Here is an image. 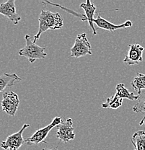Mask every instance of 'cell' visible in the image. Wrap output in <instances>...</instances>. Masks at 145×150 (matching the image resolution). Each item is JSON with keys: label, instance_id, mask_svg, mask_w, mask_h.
Wrapping results in <instances>:
<instances>
[{"label": "cell", "instance_id": "6da1fadb", "mask_svg": "<svg viewBox=\"0 0 145 150\" xmlns=\"http://www.w3.org/2000/svg\"><path fill=\"white\" fill-rule=\"evenodd\" d=\"M38 32L33 38L36 43L40 35L48 30H59L64 25V20L59 12H52L48 10H41L38 17Z\"/></svg>", "mask_w": 145, "mask_h": 150}, {"label": "cell", "instance_id": "7a4b0ae2", "mask_svg": "<svg viewBox=\"0 0 145 150\" xmlns=\"http://www.w3.org/2000/svg\"><path fill=\"white\" fill-rule=\"evenodd\" d=\"M26 44L24 48L18 51V54L21 56H25L28 59L30 64L34 63L38 59H43L46 57V47H41L36 44L30 35L25 36Z\"/></svg>", "mask_w": 145, "mask_h": 150}, {"label": "cell", "instance_id": "3957f363", "mask_svg": "<svg viewBox=\"0 0 145 150\" xmlns=\"http://www.w3.org/2000/svg\"><path fill=\"white\" fill-rule=\"evenodd\" d=\"M70 57L77 58L82 57L86 55H92L93 50L90 43L86 36V33L79 34L76 37L74 44L70 49Z\"/></svg>", "mask_w": 145, "mask_h": 150}, {"label": "cell", "instance_id": "277c9868", "mask_svg": "<svg viewBox=\"0 0 145 150\" xmlns=\"http://www.w3.org/2000/svg\"><path fill=\"white\" fill-rule=\"evenodd\" d=\"M62 122V119L61 117H55L49 125L45 126L44 128L38 129V130L35 131L30 137L25 139V142L28 145H38V144L41 143V142H43V143L45 144H48V142L46 141V139L48 135V134H49V132L52 130L54 128L58 126Z\"/></svg>", "mask_w": 145, "mask_h": 150}, {"label": "cell", "instance_id": "5b68a950", "mask_svg": "<svg viewBox=\"0 0 145 150\" xmlns=\"http://www.w3.org/2000/svg\"><path fill=\"white\" fill-rule=\"evenodd\" d=\"M28 127H30V125L25 123L19 131L13 134H11V135L7 137L5 141L1 142V144H0V147L5 150L19 149L25 143V139L23 137V132Z\"/></svg>", "mask_w": 145, "mask_h": 150}, {"label": "cell", "instance_id": "8992f818", "mask_svg": "<svg viewBox=\"0 0 145 150\" xmlns=\"http://www.w3.org/2000/svg\"><path fill=\"white\" fill-rule=\"evenodd\" d=\"M20 105L18 95L14 92H5L2 95L1 105L2 110L7 114L14 116L18 110Z\"/></svg>", "mask_w": 145, "mask_h": 150}, {"label": "cell", "instance_id": "52a82bcc", "mask_svg": "<svg viewBox=\"0 0 145 150\" xmlns=\"http://www.w3.org/2000/svg\"><path fill=\"white\" fill-rule=\"evenodd\" d=\"M74 131L72 119L69 118L65 121H62L57 126V132L56 136L57 139L64 143L66 144L70 141L74 140L75 138V134L74 133Z\"/></svg>", "mask_w": 145, "mask_h": 150}, {"label": "cell", "instance_id": "ba28073f", "mask_svg": "<svg viewBox=\"0 0 145 150\" xmlns=\"http://www.w3.org/2000/svg\"><path fill=\"white\" fill-rule=\"evenodd\" d=\"M129 46L130 49L123 60V62L129 66L139 64L141 63L143 61L142 54L144 51V47L137 43L131 44Z\"/></svg>", "mask_w": 145, "mask_h": 150}, {"label": "cell", "instance_id": "9c48e42d", "mask_svg": "<svg viewBox=\"0 0 145 150\" xmlns=\"http://www.w3.org/2000/svg\"><path fill=\"white\" fill-rule=\"evenodd\" d=\"M0 14L5 16L13 24L17 25L21 20V17L16 11L15 0H8L0 4Z\"/></svg>", "mask_w": 145, "mask_h": 150}, {"label": "cell", "instance_id": "30bf717a", "mask_svg": "<svg viewBox=\"0 0 145 150\" xmlns=\"http://www.w3.org/2000/svg\"><path fill=\"white\" fill-rule=\"evenodd\" d=\"M94 23L98 26V28L108 31H114L116 30L132 28L133 26V23L130 20H127V21L122 23V24L115 25L113 23H110V22L108 21V20L104 19L103 18H102L100 15H98L97 18L95 19Z\"/></svg>", "mask_w": 145, "mask_h": 150}, {"label": "cell", "instance_id": "8fae6325", "mask_svg": "<svg viewBox=\"0 0 145 150\" xmlns=\"http://www.w3.org/2000/svg\"><path fill=\"white\" fill-rule=\"evenodd\" d=\"M80 7L84 9L85 12V15L87 21H88L89 25L93 30V35H97V30L94 26V15L95 13L96 7L94 3H92L90 0H87L86 3H82L80 4Z\"/></svg>", "mask_w": 145, "mask_h": 150}, {"label": "cell", "instance_id": "7c38bea8", "mask_svg": "<svg viewBox=\"0 0 145 150\" xmlns=\"http://www.w3.org/2000/svg\"><path fill=\"white\" fill-rule=\"evenodd\" d=\"M21 78L16 74L4 73L0 76V93L5 89L15 85L17 82L21 81Z\"/></svg>", "mask_w": 145, "mask_h": 150}, {"label": "cell", "instance_id": "4fadbf2b", "mask_svg": "<svg viewBox=\"0 0 145 150\" xmlns=\"http://www.w3.org/2000/svg\"><path fill=\"white\" fill-rule=\"evenodd\" d=\"M132 144L134 146V150H145V131H139L132 135Z\"/></svg>", "mask_w": 145, "mask_h": 150}, {"label": "cell", "instance_id": "5bb4252c", "mask_svg": "<svg viewBox=\"0 0 145 150\" xmlns=\"http://www.w3.org/2000/svg\"><path fill=\"white\" fill-rule=\"evenodd\" d=\"M116 93L121 97L122 99H128L130 100H138L139 95H136L134 93H130L126 88L125 85L123 83H119L116 85Z\"/></svg>", "mask_w": 145, "mask_h": 150}, {"label": "cell", "instance_id": "9a60e30c", "mask_svg": "<svg viewBox=\"0 0 145 150\" xmlns=\"http://www.w3.org/2000/svg\"><path fill=\"white\" fill-rule=\"evenodd\" d=\"M139 95V98L138 99V103L133 107V111L137 113L141 112L144 114L142 119L139 122L140 126H142L143 124L145 125V90H142Z\"/></svg>", "mask_w": 145, "mask_h": 150}, {"label": "cell", "instance_id": "2e32d148", "mask_svg": "<svg viewBox=\"0 0 145 150\" xmlns=\"http://www.w3.org/2000/svg\"><path fill=\"white\" fill-rule=\"evenodd\" d=\"M123 99L116 93L115 95L110 98H107V100L105 103L102 104V108H111L113 110L118 108L122 105Z\"/></svg>", "mask_w": 145, "mask_h": 150}, {"label": "cell", "instance_id": "e0dca14e", "mask_svg": "<svg viewBox=\"0 0 145 150\" xmlns=\"http://www.w3.org/2000/svg\"><path fill=\"white\" fill-rule=\"evenodd\" d=\"M131 85L139 95L142 90H145V74L137 73V76L131 82Z\"/></svg>", "mask_w": 145, "mask_h": 150}, {"label": "cell", "instance_id": "ac0fdd59", "mask_svg": "<svg viewBox=\"0 0 145 150\" xmlns=\"http://www.w3.org/2000/svg\"><path fill=\"white\" fill-rule=\"evenodd\" d=\"M42 150H59L57 148L54 147V148H51V149H46V148H43Z\"/></svg>", "mask_w": 145, "mask_h": 150}]
</instances>
